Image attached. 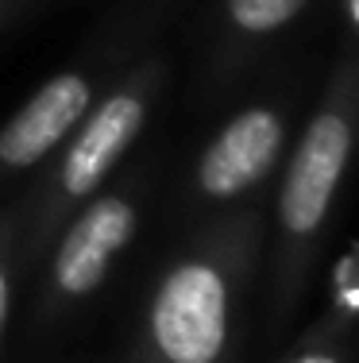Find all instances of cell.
<instances>
[{
  "label": "cell",
  "instance_id": "6da1fadb",
  "mask_svg": "<svg viewBox=\"0 0 359 363\" xmlns=\"http://www.w3.org/2000/svg\"><path fill=\"white\" fill-rule=\"evenodd\" d=\"M263 240L267 194L186 224L139 301L135 352L151 363H239Z\"/></svg>",
  "mask_w": 359,
  "mask_h": 363
},
{
  "label": "cell",
  "instance_id": "7a4b0ae2",
  "mask_svg": "<svg viewBox=\"0 0 359 363\" xmlns=\"http://www.w3.org/2000/svg\"><path fill=\"white\" fill-rule=\"evenodd\" d=\"M359 151V50L344 47L278 167L263 240V336L286 340Z\"/></svg>",
  "mask_w": 359,
  "mask_h": 363
},
{
  "label": "cell",
  "instance_id": "3957f363",
  "mask_svg": "<svg viewBox=\"0 0 359 363\" xmlns=\"http://www.w3.org/2000/svg\"><path fill=\"white\" fill-rule=\"evenodd\" d=\"M170 47L166 35L155 39L143 55H135L93 112L70 132V140L58 147L42 170L20 194L12 197L20 209V274L31 279L35 263L74 213L89 201L97 189L120 174L127 155L135 151L143 128L151 124L155 108L170 89Z\"/></svg>",
  "mask_w": 359,
  "mask_h": 363
},
{
  "label": "cell",
  "instance_id": "277c9868",
  "mask_svg": "<svg viewBox=\"0 0 359 363\" xmlns=\"http://www.w3.org/2000/svg\"><path fill=\"white\" fill-rule=\"evenodd\" d=\"M182 4L186 0H116L74 58L42 77L39 89L0 124V201H12L39 174L42 162L105 97L116 74L166 35Z\"/></svg>",
  "mask_w": 359,
  "mask_h": 363
},
{
  "label": "cell",
  "instance_id": "5b68a950",
  "mask_svg": "<svg viewBox=\"0 0 359 363\" xmlns=\"http://www.w3.org/2000/svg\"><path fill=\"white\" fill-rule=\"evenodd\" d=\"M151 194H155V174L147 159L120 167V174L55 232L31 271L35 279L28 321L31 336H50L89 313L93 301L116 279L124 255L132 252Z\"/></svg>",
  "mask_w": 359,
  "mask_h": 363
},
{
  "label": "cell",
  "instance_id": "8992f818",
  "mask_svg": "<svg viewBox=\"0 0 359 363\" xmlns=\"http://www.w3.org/2000/svg\"><path fill=\"white\" fill-rule=\"evenodd\" d=\"M302 82L286 77L236 105L178 178V217L198 224L267 194L297 135Z\"/></svg>",
  "mask_w": 359,
  "mask_h": 363
},
{
  "label": "cell",
  "instance_id": "52a82bcc",
  "mask_svg": "<svg viewBox=\"0 0 359 363\" xmlns=\"http://www.w3.org/2000/svg\"><path fill=\"white\" fill-rule=\"evenodd\" d=\"M317 0H205L198 12V93L217 105L239 93L302 28Z\"/></svg>",
  "mask_w": 359,
  "mask_h": 363
},
{
  "label": "cell",
  "instance_id": "ba28073f",
  "mask_svg": "<svg viewBox=\"0 0 359 363\" xmlns=\"http://www.w3.org/2000/svg\"><path fill=\"white\" fill-rule=\"evenodd\" d=\"M278 363H359V325L336 309H324L302 336L290 340Z\"/></svg>",
  "mask_w": 359,
  "mask_h": 363
},
{
  "label": "cell",
  "instance_id": "9c48e42d",
  "mask_svg": "<svg viewBox=\"0 0 359 363\" xmlns=\"http://www.w3.org/2000/svg\"><path fill=\"white\" fill-rule=\"evenodd\" d=\"M20 282V209H16V201H0V348H4L8 325H12Z\"/></svg>",
  "mask_w": 359,
  "mask_h": 363
},
{
  "label": "cell",
  "instance_id": "30bf717a",
  "mask_svg": "<svg viewBox=\"0 0 359 363\" xmlns=\"http://www.w3.org/2000/svg\"><path fill=\"white\" fill-rule=\"evenodd\" d=\"M42 0H0V31L16 28L20 20H28L31 12H39Z\"/></svg>",
  "mask_w": 359,
  "mask_h": 363
},
{
  "label": "cell",
  "instance_id": "8fae6325",
  "mask_svg": "<svg viewBox=\"0 0 359 363\" xmlns=\"http://www.w3.org/2000/svg\"><path fill=\"white\" fill-rule=\"evenodd\" d=\"M336 12H340V20H344L348 47L359 50V0H336Z\"/></svg>",
  "mask_w": 359,
  "mask_h": 363
},
{
  "label": "cell",
  "instance_id": "7c38bea8",
  "mask_svg": "<svg viewBox=\"0 0 359 363\" xmlns=\"http://www.w3.org/2000/svg\"><path fill=\"white\" fill-rule=\"evenodd\" d=\"M120 363H151V359H143L139 352H132V356H127V359H120Z\"/></svg>",
  "mask_w": 359,
  "mask_h": 363
}]
</instances>
